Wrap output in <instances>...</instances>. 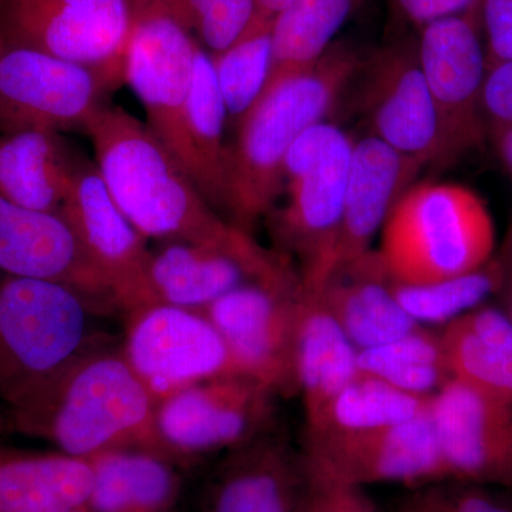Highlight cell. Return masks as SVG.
<instances>
[{
    "instance_id": "1",
    "label": "cell",
    "mask_w": 512,
    "mask_h": 512,
    "mask_svg": "<svg viewBox=\"0 0 512 512\" xmlns=\"http://www.w3.org/2000/svg\"><path fill=\"white\" fill-rule=\"evenodd\" d=\"M94 164L117 207L144 238L244 248L251 234L208 204L187 168L146 123L107 106L86 131Z\"/></svg>"
},
{
    "instance_id": "2",
    "label": "cell",
    "mask_w": 512,
    "mask_h": 512,
    "mask_svg": "<svg viewBox=\"0 0 512 512\" xmlns=\"http://www.w3.org/2000/svg\"><path fill=\"white\" fill-rule=\"evenodd\" d=\"M156 407L121 349L100 342L9 413L16 430L50 441L67 456L90 460L123 448L163 454Z\"/></svg>"
},
{
    "instance_id": "3",
    "label": "cell",
    "mask_w": 512,
    "mask_h": 512,
    "mask_svg": "<svg viewBox=\"0 0 512 512\" xmlns=\"http://www.w3.org/2000/svg\"><path fill=\"white\" fill-rule=\"evenodd\" d=\"M363 57L352 43L333 42L311 69L268 84L239 121L228 156L225 214L232 225L251 234L256 222L274 211L285 188V158L293 143L335 109Z\"/></svg>"
},
{
    "instance_id": "4",
    "label": "cell",
    "mask_w": 512,
    "mask_h": 512,
    "mask_svg": "<svg viewBox=\"0 0 512 512\" xmlns=\"http://www.w3.org/2000/svg\"><path fill=\"white\" fill-rule=\"evenodd\" d=\"M497 235L487 202L453 183H416L384 222L380 247L402 284H427L474 271L493 258Z\"/></svg>"
},
{
    "instance_id": "5",
    "label": "cell",
    "mask_w": 512,
    "mask_h": 512,
    "mask_svg": "<svg viewBox=\"0 0 512 512\" xmlns=\"http://www.w3.org/2000/svg\"><path fill=\"white\" fill-rule=\"evenodd\" d=\"M101 313L69 286L0 272V403L15 409L100 343Z\"/></svg>"
},
{
    "instance_id": "6",
    "label": "cell",
    "mask_w": 512,
    "mask_h": 512,
    "mask_svg": "<svg viewBox=\"0 0 512 512\" xmlns=\"http://www.w3.org/2000/svg\"><path fill=\"white\" fill-rule=\"evenodd\" d=\"M356 141L335 124H315L293 143L284 164L288 200L269 212L278 249L298 261L302 286L315 291L328 275Z\"/></svg>"
},
{
    "instance_id": "7",
    "label": "cell",
    "mask_w": 512,
    "mask_h": 512,
    "mask_svg": "<svg viewBox=\"0 0 512 512\" xmlns=\"http://www.w3.org/2000/svg\"><path fill=\"white\" fill-rule=\"evenodd\" d=\"M278 397L242 375L192 384L157 404L161 451L181 467L221 456L276 429Z\"/></svg>"
},
{
    "instance_id": "8",
    "label": "cell",
    "mask_w": 512,
    "mask_h": 512,
    "mask_svg": "<svg viewBox=\"0 0 512 512\" xmlns=\"http://www.w3.org/2000/svg\"><path fill=\"white\" fill-rule=\"evenodd\" d=\"M357 111L369 136L426 167H448L439 117L419 56L417 35L389 37L363 57L356 74Z\"/></svg>"
},
{
    "instance_id": "9",
    "label": "cell",
    "mask_w": 512,
    "mask_h": 512,
    "mask_svg": "<svg viewBox=\"0 0 512 512\" xmlns=\"http://www.w3.org/2000/svg\"><path fill=\"white\" fill-rule=\"evenodd\" d=\"M133 0H0V42L32 47L124 82Z\"/></svg>"
},
{
    "instance_id": "10",
    "label": "cell",
    "mask_w": 512,
    "mask_h": 512,
    "mask_svg": "<svg viewBox=\"0 0 512 512\" xmlns=\"http://www.w3.org/2000/svg\"><path fill=\"white\" fill-rule=\"evenodd\" d=\"M200 43L190 30L153 6L133 0L124 53V82L140 100L147 126L192 177L187 103Z\"/></svg>"
},
{
    "instance_id": "11",
    "label": "cell",
    "mask_w": 512,
    "mask_h": 512,
    "mask_svg": "<svg viewBox=\"0 0 512 512\" xmlns=\"http://www.w3.org/2000/svg\"><path fill=\"white\" fill-rule=\"evenodd\" d=\"M116 84L83 64L0 42V123L6 131H83Z\"/></svg>"
},
{
    "instance_id": "12",
    "label": "cell",
    "mask_w": 512,
    "mask_h": 512,
    "mask_svg": "<svg viewBox=\"0 0 512 512\" xmlns=\"http://www.w3.org/2000/svg\"><path fill=\"white\" fill-rule=\"evenodd\" d=\"M124 316L121 353L157 404L192 384L238 375L227 342L204 312L156 302Z\"/></svg>"
},
{
    "instance_id": "13",
    "label": "cell",
    "mask_w": 512,
    "mask_h": 512,
    "mask_svg": "<svg viewBox=\"0 0 512 512\" xmlns=\"http://www.w3.org/2000/svg\"><path fill=\"white\" fill-rule=\"evenodd\" d=\"M417 40L450 167L487 141L483 89L488 63L478 10L427 23Z\"/></svg>"
},
{
    "instance_id": "14",
    "label": "cell",
    "mask_w": 512,
    "mask_h": 512,
    "mask_svg": "<svg viewBox=\"0 0 512 512\" xmlns=\"http://www.w3.org/2000/svg\"><path fill=\"white\" fill-rule=\"evenodd\" d=\"M302 282H248L204 309L227 342L238 375L279 397L298 396L295 350Z\"/></svg>"
},
{
    "instance_id": "15",
    "label": "cell",
    "mask_w": 512,
    "mask_h": 512,
    "mask_svg": "<svg viewBox=\"0 0 512 512\" xmlns=\"http://www.w3.org/2000/svg\"><path fill=\"white\" fill-rule=\"evenodd\" d=\"M301 447L312 474L355 487L448 480L430 407L404 423L305 439Z\"/></svg>"
},
{
    "instance_id": "16",
    "label": "cell",
    "mask_w": 512,
    "mask_h": 512,
    "mask_svg": "<svg viewBox=\"0 0 512 512\" xmlns=\"http://www.w3.org/2000/svg\"><path fill=\"white\" fill-rule=\"evenodd\" d=\"M60 212L106 282L116 311L127 313L154 303L147 281V239L117 207L94 161L77 157Z\"/></svg>"
},
{
    "instance_id": "17",
    "label": "cell",
    "mask_w": 512,
    "mask_h": 512,
    "mask_svg": "<svg viewBox=\"0 0 512 512\" xmlns=\"http://www.w3.org/2000/svg\"><path fill=\"white\" fill-rule=\"evenodd\" d=\"M301 279L288 256L259 245L235 248L205 242H163L151 251L147 281L154 303L204 311L248 282Z\"/></svg>"
},
{
    "instance_id": "18",
    "label": "cell",
    "mask_w": 512,
    "mask_h": 512,
    "mask_svg": "<svg viewBox=\"0 0 512 512\" xmlns=\"http://www.w3.org/2000/svg\"><path fill=\"white\" fill-rule=\"evenodd\" d=\"M430 417L448 480L512 491V403L451 380Z\"/></svg>"
},
{
    "instance_id": "19",
    "label": "cell",
    "mask_w": 512,
    "mask_h": 512,
    "mask_svg": "<svg viewBox=\"0 0 512 512\" xmlns=\"http://www.w3.org/2000/svg\"><path fill=\"white\" fill-rule=\"evenodd\" d=\"M309 491L302 447L275 429L218 456L198 512H302Z\"/></svg>"
},
{
    "instance_id": "20",
    "label": "cell",
    "mask_w": 512,
    "mask_h": 512,
    "mask_svg": "<svg viewBox=\"0 0 512 512\" xmlns=\"http://www.w3.org/2000/svg\"><path fill=\"white\" fill-rule=\"evenodd\" d=\"M0 272L69 286L101 312L116 311L106 282L60 211L33 210L0 197Z\"/></svg>"
},
{
    "instance_id": "21",
    "label": "cell",
    "mask_w": 512,
    "mask_h": 512,
    "mask_svg": "<svg viewBox=\"0 0 512 512\" xmlns=\"http://www.w3.org/2000/svg\"><path fill=\"white\" fill-rule=\"evenodd\" d=\"M426 165L372 136L356 141L342 218L328 275L372 249V242L400 197ZM323 281V282H325Z\"/></svg>"
},
{
    "instance_id": "22",
    "label": "cell",
    "mask_w": 512,
    "mask_h": 512,
    "mask_svg": "<svg viewBox=\"0 0 512 512\" xmlns=\"http://www.w3.org/2000/svg\"><path fill=\"white\" fill-rule=\"evenodd\" d=\"M312 292L318 293L357 352L402 338L420 326L397 302L392 275L377 249L340 266Z\"/></svg>"
},
{
    "instance_id": "23",
    "label": "cell",
    "mask_w": 512,
    "mask_h": 512,
    "mask_svg": "<svg viewBox=\"0 0 512 512\" xmlns=\"http://www.w3.org/2000/svg\"><path fill=\"white\" fill-rule=\"evenodd\" d=\"M296 387L305 431L318 426L330 403L357 375V349L318 293L302 286L295 350Z\"/></svg>"
},
{
    "instance_id": "24",
    "label": "cell",
    "mask_w": 512,
    "mask_h": 512,
    "mask_svg": "<svg viewBox=\"0 0 512 512\" xmlns=\"http://www.w3.org/2000/svg\"><path fill=\"white\" fill-rule=\"evenodd\" d=\"M90 512H175L181 466L156 451L123 448L90 458Z\"/></svg>"
},
{
    "instance_id": "25",
    "label": "cell",
    "mask_w": 512,
    "mask_h": 512,
    "mask_svg": "<svg viewBox=\"0 0 512 512\" xmlns=\"http://www.w3.org/2000/svg\"><path fill=\"white\" fill-rule=\"evenodd\" d=\"M77 157L59 133L23 128L0 136V197L40 211H60Z\"/></svg>"
},
{
    "instance_id": "26",
    "label": "cell",
    "mask_w": 512,
    "mask_h": 512,
    "mask_svg": "<svg viewBox=\"0 0 512 512\" xmlns=\"http://www.w3.org/2000/svg\"><path fill=\"white\" fill-rule=\"evenodd\" d=\"M92 487L89 460L0 448V512L73 511L86 507Z\"/></svg>"
},
{
    "instance_id": "27",
    "label": "cell",
    "mask_w": 512,
    "mask_h": 512,
    "mask_svg": "<svg viewBox=\"0 0 512 512\" xmlns=\"http://www.w3.org/2000/svg\"><path fill=\"white\" fill-rule=\"evenodd\" d=\"M440 336L451 379L512 403V323L498 306L464 313Z\"/></svg>"
},
{
    "instance_id": "28",
    "label": "cell",
    "mask_w": 512,
    "mask_h": 512,
    "mask_svg": "<svg viewBox=\"0 0 512 512\" xmlns=\"http://www.w3.org/2000/svg\"><path fill=\"white\" fill-rule=\"evenodd\" d=\"M225 109L212 57L200 45L187 103V136L192 156V180L217 212L227 211L228 156Z\"/></svg>"
},
{
    "instance_id": "29",
    "label": "cell",
    "mask_w": 512,
    "mask_h": 512,
    "mask_svg": "<svg viewBox=\"0 0 512 512\" xmlns=\"http://www.w3.org/2000/svg\"><path fill=\"white\" fill-rule=\"evenodd\" d=\"M363 2L293 0L272 22V72L268 84L311 69Z\"/></svg>"
},
{
    "instance_id": "30",
    "label": "cell",
    "mask_w": 512,
    "mask_h": 512,
    "mask_svg": "<svg viewBox=\"0 0 512 512\" xmlns=\"http://www.w3.org/2000/svg\"><path fill=\"white\" fill-rule=\"evenodd\" d=\"M359 372L413 396L431 399L451 382L440 332L419 326L402 338L357 352Z\"/></svg>"
},
{
    "instance_id": "31",
    "label": "cell",
    "mask_w": 512,
    "mask_h": 512,
    "mask_svg": "<svg viewBox=\"0 0 512 512\" xmlns=\"http://www.w3.org/2000/svg\"><path fill=\"white\" fill-rule=\"evenodd\" d=\"M429 407L430 399L404 393L359 372L330 403L318 426L303 433V440L394 426L421 416Z\"/></svg>"
},
{
    "instance_id": "32",
    "label": "cell",
    "mask_w": 512,
    "mask_h": 512,
    "mask_svg": "<svg viewBox=\"0 0 512 512\" xmlns=\"http://www.w3.org/2000/svg\"><path fill=\"white\" fill-rule=\"evenodd\" d=\"M500 279V266L494 254L480 268L440 281L402 284L393 279V292L407 315L420 326H446L495 298Z\"/></svg>"
},
{
    "instance_id": "33",
    "label": "cell",
    "mask_w": 512,
    "mask_h": 512,
    "mask_svg": "<svg viewBox=\"0 0 512 512\" xmlns=\"http://www.w3.org/2000/svg\"><path fill=\"white\" fill-rule=\"evenodd\" d=\"M272 22L254 18L238 42L211 55L228 120L239 124L261 99L272 72Z\"/></svg>"
},
{
    "instance_id": "34",
    "label": "cell",
    "mask_w": 512,
    "mask_h": 512,
    "mask_svg": "<svg viewBox=\"0 0 512 512\" xmlns=\"http://www.w3.org/2000/svg\"><path fill=\"white\" fill-rule=\"evenodd\" d=\"M393 512H512V491L460 480L407 488Z\"/></svg>"
},
{
    "instance_id": "35",
    "label": "cell",
    "mask_w": 512,
    "mask_h": 512,
    "mask_svg": "<svg viewBox=\"0 0 512 512\" xmlns=\"http://www.w3.org/2000/svg\"><path fill=\"white\" fill-rule=\"evenodd\" d=\"M255 10V0H210L194 30L195 39L210 55H218L247 32Z\"/></svg>"
},
{
    "instance_id": "36",
    "label": "cell",
    "mask_w": 512,
    "mask_h": 512,
    "mask_svg": "<svg viewBox=\"0 0 512 512\" xmlns=\"http://www.w3.org/2000/svg\"><path fill=\"white\" fill-rule=\"evenodd\" d=\"M311 473V471H309ZM303 512H382L363 488L311 473V491Z\"/></svg>"
},
{
    "instance_id": "37",
    "label": "cell",
    "mask_w": 512,
    "mask_h": 512,
    "mask_svg": "<svg viewBox=\"0 0 512 512\" xmlns=\"http://www.w3.org/2000/svg\"><path fill=\"white\" fill-rule=\"evenodd\" d=\"M487 63L512 60V0H478Z\"/></svg>"
},
{
    "instance_id": "38",
    "label": "cell",
    "mask_w": 512,
    "mask_h": 512,
    "mask_svg": "<svg viewBox=\"0 0 512 512\" xmlns=\"http://www.w3.org/2000/svg\"><path fill=\"white\" fill-rule=\"evenodd\" d=\"M483 113L487 126L512 127V60L488 63Z\"/></svg>"
},
{
    "instance_id": "39",
    "label": "cell",
    "mask_w": 512,
    "mask_h": 512,
    "mask_svg": "<svg viewBox=\"0 0 512 512\" xmlns=\"http://www.w3.org/2000/svg\"><path fill=\"white\" fill-rule=\"evenodd\" d=\"M400 15L417 29L427 23L478 10V0H393Z\"/></svg>"
},
{
    "instance_id": "40",
    "label": "cell",
    "mask_w": 512,
    "mask_h": 512,
    "mask_svg": "<svg viewBox=\"0 0 512 512\" xmlns=\"http://www.w3.org/2000/svg\"><path fill=\"white\" fill-rule=\"evenodd\" d=\"M498 266H500V288H498L495 299L498 308L505 313L512 323V212L505 228L503 241L495 251Z\"/></svg>"
},
{
    "instance_id": "41",
    "label": "cell",
    "mask_w": 512,
    "mask_h": 512,
    "mask_svg": "<svg viewBox=\"0 0 512 512\" xmlns=\"http://www.w3.org/2000/svg\"><path fill=\"white\" fill-rule=\"evenodd\" d=\"M487 140L512 177V127L487 126Z\"/></svg>"
},
{
    "instance_id": "42",
    "label": "cell",
    "mask_w": 512,
    "mask_h": 512,
    "mask_svg": "<svg viewBox=\"0 0 512 512\" xmlns=\"http://www.w3.org/2000/svg\"><path fill=\"white\" fill-rule=\"evenodd\" d=\"M293 0H255V18L274 20Z\"/></svg>"
},
{
    "instance_id": "43",
    "label": "cell",
    "mask_w": 512,
    "mask_h": 512,
    "mask_svg": "<svg viewBox=\"0 0 512 512\" xmlns=\"http://www.w3.org/2000/svg\"><path fill=\"white\" fill-rule=\"evenodd\" d=\"M69 512H90V511L87 510L86 507H80V508H76V510L69 511Z\"/></svg>"
}]
</instances>
